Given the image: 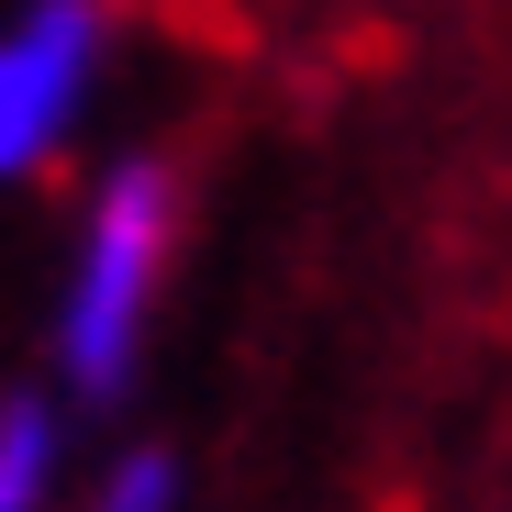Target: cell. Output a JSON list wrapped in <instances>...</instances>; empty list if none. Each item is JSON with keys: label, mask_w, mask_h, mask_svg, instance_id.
<instances>
[{"label": "cell", "mask_w": 512, "mask_h": 512, "mask_svg": "<svg viewBox=\"0 0 512 512\" xmlns=\"http://www.w3.org/2000/svg\"><path fill=\"white\" fill-rule=\"evenodd\" d=\"M45 479V412H0V512H34Z\"/></svg>", "instance_id": "3957f363"}, {"label": "cell", "mask_w": 512, "mask_h": 512, "mask_svg": "<svg viewBox=\"0 0 512 512\" xmlns=\"http://www.w3.org/2000/svg\"><path fill=\"white\" fill-rule=\"evenodd\" d=\"M156 245H167V179H156V167H134V179L101 201L90 268H78V301H67V368L90 379V390H112V379H123V357H134Z\"/></svg>", "instance_id": "6da1fadb"}, {"label": "cell", "mask_w": 512, "mask_h": 512, "mask_svg": "<svg viewBox=\"0 0 512 512\" xmlns=\"http://www.w3.org/2000/svg\"><path fill=\"white\" fill-rule=\"evenodd\" d=\"M90 78V0H45L0 34V167H34Z\"/></svg>", "instance_id": "7a4b0ae2"}, {"label": "cell", "mask_w": 512, "mask_h": 512, "mask_svg": "<svg viewBox=\"0 0 512 512\" xmlns=\"http://www.w3.org/2000/svg\"><path fill=\"white\" fill-rule=\"evenodd\" d=\"M101 512H167V468H156V457H145V468H123Z\"/></svg>", "instance_id": "277c9868"}]
</instances>
